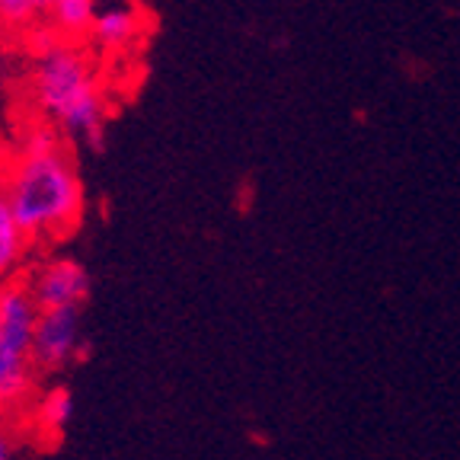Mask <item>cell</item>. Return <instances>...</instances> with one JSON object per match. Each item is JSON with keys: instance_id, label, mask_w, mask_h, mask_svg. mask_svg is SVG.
Wrapping results in <instances>:
<instances>
[{"instance_id": "9c48e42d", "label": "cell", "mask_w": 460, "mask_h": 460, "mask_svg": "<svg viewBox=\"0 0 460 460\" xmlns=\"http://www.w3.org/2000/svg\"><path fill=\"white\" fill-rule=\"evenodd\" d=\"M100 0H55L45 16V26L55 32L61 42L84 45L90 39V26L96 20Z\"/></svg>"}, {"instance_id": "8992f818", "label": "cell", "mask_w": 460, "mask_h": 460, "mask_svg": "<svg viewBox=\"0 0 460 460\" xmlns=\"http://www.w3.org/2000/svg\"><path fill=\"white\" fill-rule=\"evenodd\" d=\"M144 26H147V20H144L137 4H131V0H112V4L96 10V20L90 26V39L102 51H125L141 39Z\"/></svg>"}, {"instance_id": "30bf717a", "label": "cell", "mask_w": 460, "mask_h": 460, "mask_svg": "<svg viewBox=\"0 0 460 460\" xmlns=\"http://www.w3.org/2000/svg\"><path fill=\"white\" fill-rule=\"evenodd\" d=\"M55 0H0V32L4 36H26L29 29L45 22Z\"/></svg>"}, {"instance_id": "277c9868", "label": "cell", "mask_w": 460, "mask_h": 460, "mask_svg": "<svg viewBox=\"0 0 460 460\" xmlns=\"http://www.w3.org/2000/svg\"><path fill=\"white\" fill-rule=\"evenodd\" d=\"M84 316L80 310H39L32 330V365L36 374H61L84 358Z\"/></svg>"}, {"instance_id": "5b68a950", "label": "cell", "mask_w": 460, "mask_h": 460, "mask_svg": "<svg viewBox=\"0 0 460 460\" xmlns=\"http://www.w3.org/2000/svg\"><path fill=\"white\" fill-rule=\"evenodd\" d=\"M22 285L39 310H80L90 297V272L67 256L42 259Z\"/></svg>"}, {"instance_id": "6da1fadb", "label": "cell", "mask_w": 460, "mask_h": 460, "mask_svg": "<svg viewBox=\"0 0 460 460\" xmlns=\"http://www.w3.org/2000/svg\"><path fill=\"white\" fill-rule=\"evenodd\" d=\"M0 186L32 246L58 243L84 221L86 192L71 144L42 119L22 128L13 154L0 164Z\"/></svg>"}, {"instance_id": "ba28073f", "label": "cell", "mask_w": 460, "mask_h": 460, "mask_svg": "<svg viewBox=\"0 0 460 460\" xmlns=\"http://www.w3.org/2000/svg\"><path fill=\"white\" fill-rule=\"evenodd\" d=\"M29 252H32V240L22 234L7 195H4V186H0V281L20 279L29 262Z\"/></svg>"}, {"instance_id": "3957f363", "label": "cell", "mask_w": 460, "mask_h": 460, "mask_svg": "<svg viewBox=\"0 0 460 460\" xmlns=\"http://www.w3.org/2000/svg\"><path fill=\"white\" fill-rule=\"evenodd\" d=\"M39 307L29 297L22 279L0 281V416L20 419L36 394L32 365V330Z\"/></svg>"}, {"instance_id": "7a4b0ae2", "label": "cell", "mask_w": 460, "mask_h": 460, "mask_svg": "<svg viewBox=\"0 0 460 460\" xmlns=\"http://www.w3.org/2000/svg\"><path fill=\"white\" fill-rule=\"evenodd\" d=\"M29 100L42 122L65 137L100 147L106 131V90L100 67L84 45L58 42L29 65Z\"/></svg>"}, {"instance_id": "8fae6325", "label": "cell", "mask_w": 460, "mask_h": 460, "mask_svg": "<svg viewBox=\"0 0 460 460\" xmlns=\"http://www.w3.org/2000/svg\"><path fill=\"white\" fill-rule=\"evenodd\" d=\"M22 445H26V431H22L20 419L0 416V460H20Z\"/></svg>"}, {"instance_id": "52a82bcc", "label": "cell", "mask_w": 460, "mask_h": 460, "mask_svg": "<svg viewBox=\"0 0 460 460\" xmlns=\"http://www.w3.org/2000/svg\"><path fill=\"white\" fill-rule=\"evenodd\" d=\"M71 412H74L71 394L55 384V387H45L42 394H32L29 406L20 412V425L26 431V438L58 441V435L71 422Z\"/></svg>"}]
</instances>
